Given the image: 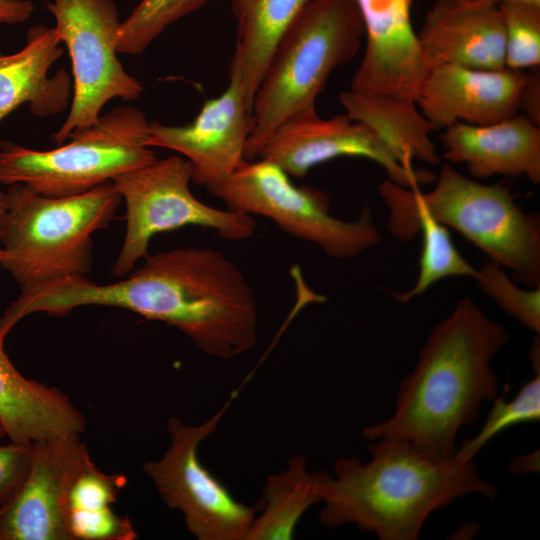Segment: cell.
<instances>
[{
    "label": "cell",
    "mask_w": 540,
    "mask_h": 540,
    "mask_svg": "<svg viewBox=\"0 0 540 540\" xmlns=\"http://www.w3.org/2000/svg\"><path fill=\"white\" fill-rule=\"evenodd\" d=\"M479 288L526 328L540 332V286L524 290L515 285L502 266L488 260L474 277Z\"/></svg>",
    "instance_id": "cell-27"
},
{
    "label": "cell",
    "mask_w": 540,
    "mask_h": 540,
    "mask_svg": "<svg viewBox=\"0 0 540 540\" xmlns=\"http://www.w3.org/2000/svg\"><path fill=\"white\" fill-rule=\"evenodd\" d=\"M519 109L529 120L540 126V74L539 67L531 68L526 73L525 83L520 96Z\"/></svg>",
    "instance_id": "cell-31"
},
{
    "label": "cell",
    "mask_w": 540,
    "mask_h": 540,
    "mask_svg": "<svg viewBox=\"0 0 540 540\" xmlns=\"http://www.w3.org/2000/svg\"><path fill=\"white\" fill-rule=\"evenodd\" d=\"M233 398L197 426L170 417L168 450L143 466L164 503L183 513L188 531L199 540H246L260 510L259 503L250 507L237 501L198 456L200 444L217 429Z\"/></svg>",
    "instance_id": "cell-11"
},
{
    "label": "cell",
    "mask_w": 540,
    "mask_h": 540,
    "mask_svg": "<svg viewBox=\"0 0 540 540\" xmlns=\"http://www.w3.org/2000/svg\"><path fill=\"white\" fill-rule=\"evenodd\" d=\"M258 157L296 178L339 157L372 160L386 171L390 181L410 189L437 178L430 171L401 165L374 131L345 113L323 119L316 111L287 119L268 138Z\"/></svg>",
    "instance_id": "cell-12"
},
{
    "label": "cell",
    "mask_w": 540,
    "mask_h": 540,
    "mask_svg": "<svg viewBox=\"0 0 540 540\" xmlns=\"http://www.w3.org/2000/svg\"><path fill=\"white\" fill-rule=\"evenodd\" d=\"M149 121L134 107H118L51 150L0 143V183L25 184L50 197L81 194L154 162Z\"/></svg>",
    "instance_id": "cell-7"
},
{
    "label": "cell",
    "mask_w": 540,
    "mask_h": 540,
    "mask_svg": "<svg viewBox=\"0 0 540 540\" xmlns=\"http://www.w3.org/2000/svg\"><path fill=\"white\" fill-rule=\"evenodd\" d=\"M339 101L345 114L374 131L404 167H413L414 159L432 165L439 163L440 157L429 137L435 130L416 108V102L351 90L342 92Z\"/></svg>",
    "instance_id": "cell-20"
},
{
    "label": "cell",
    "mask_w": 540,
    "mask_h": 540,
    "mask_svg": "<svg viewBox=\"0 0 540 540\" xmlns=\"http://www.w3.org/2000/svg\"><path fill=\"white\" fill-rule=\"evenodd\" d=\"M9 204V198L6 192L0 191V218L6 211Z\"/></svg>",
    "instance_id": "cell-34"
},
{
    "label": "cell",
    "mask_w": 540,
    "mask_h": 540,
    "mask_svg": "<svg viewBox=\"0 0 540 540\" xmlns=\"http://www.w3.org/2000/svg\"><path fill=\"white\" fill-rule=\"evenodd\" d=\"M126 483L123 475H108L92 462L77 478L70 493L71 510H97L109 507Z\"/></svg>",
    "instance_id": "cell-29"
},
{
    "label": "cell",
    "mask_w": 540,
    "mask_h": 540,
    "mask_svg": "<svg viewBox=\"0 0 540 540\" xmlns=\"http://www.w3.org/2000/svg\"><path fill=\"white\" fill-rule=\"evenodd\" d=\"M467 7H499L504 3L521 2L540 6V0H449Z\"/></svg>",
    "instance_id": "cell-33"
},
{
    "label": "cell",
    "mask_w": 540,
    "mask_h": 540,
    "mask_svg": "<svg viewBox=\"0 0 540 540\" xmlns=\"http://www.w3.org/2000/svg\"><path fill=\"white\" fill-rule=\"evenodd\" d=\"M209 0H141L121 22L118 53H143L170 25L202 8Z\"/></svg>",
    "instance_id": "cell-24"
},
{
    "label": "cell",
    "mask_w": 540,
    "mask_h": 540,
    "mask_svg": "<svg viewBox=\"0 0 540 540\" xmlns=\"http://www.w3.org/2000/svg\"><path fill=\"white\" fill-rule=\"evenodd\" d=\"M365 35L355 0H312L281 36L253 98L245 159L258 158L287 119L316 112L331 73L350 62Z\"/></svg>",
    "instance_id": "cell-6"
},
{
    "label": "cell",
    "mask_w": 540,
    "mask_h": 540,
    "mask_svg": "<svg viewBox=\"0 0 540 540\" xmlns=\"http://www.w3.org/2000/svg\"><path fill=\"white\" fill-rule=\"evenodd\" d=\"M80 435L35 443L27 477L0 506V540H72L70 493L92 463Z\"/></svg>",
    "instance_id": "cell-13"
},
{
    "label": "cell",
    "mask_w": 540,
    "mask_h": 540,
    "mask_svg": "<svg viewBox=\"0 0 540 540\" xmlns=\"http://www.w3.org/2000/svg\"><path fill=\"white\" fill-rule=\"evenodd\" d=\"M67 47L72 66V99L68 115L54 133L55 144L92 125L109 101L137 99L142 84L126 72L117 57L121 21L113 0H52L46 6Z\"/></svg>",
    "instance_id": "cell-10"
},
{
    "label": "cell",
    "mask_w": 540,
    "mask_h": 540,
    "mask_svg": "<svg viewBox=\"0 0 540 540\" xmlns=\"http://www.w3.org/2000/svg\"><path fill=\"white\" fill-rule=\"evenodd\" d=\"M34 11L30 0H0V24H18L27 21Z\"/></svg>",
    "instance_id": "cell-32"
},
{
    "label": "cell",
    "mask_w": 540,
    "mask_h": 540,
    "mask_svg": "<svg viewBox=\"0 0 540 540\" xmlns=\"http://www.w3.org/2000/svg\"><path fill=\"white\" fill-rule=\"evenodd\" d=\"M443 157L474 178L526 176L540 183V127L524 114L487 126L456 122L439 135Z\"/></svg>",
    "instance_id": "cell-17"
},
{
    "label": "cell",
    "mask_w": 540,
    "mask_h": 540,
    "mask_svg": "<svg viewBox=\"0 0 540 540\" xmlns=\"http://www.w3.org/2000/svg\"><path fill=\"white\" fill-rule=\"evenodd\" d=\"M375 440L367 448V463L340 458L335 477L323 471L319 521L324 526L353 523L381 540H416L428 516L457 498L496 496L497 489L479 476L473 461L455 455L439 463L401 438Z\"/></svg>",
    "instance_id": "cell-3"
},
{
    "label": "cell",
    "mask_w": 540,
    "mask_h": 540,
    "mask_svg": "<svg viewBox=\"0 0 540 540\" xmlns=\"http://www.w3.org/2000/svg\"><path fill=\"white\" fill-rule=\"evenodd\" d=\"M69 527L72 540H133L137 537L131 521L111 508L71 510Z\"/></svg>",
    "instance_id": "cell-28"
},
{
    "label": "cell",
    "mask_w": 540,
    "mask_h": 540,
    "mask_svg": "<svg viewBox=\"0 0 540 540\" xmlns=\"http://www.w3.org/2000/svg\"><path fill=\"white\" fill-rule=\"evenodd\" d=\"M507 340L473 300L461 299L432 329L413 372L400 382L392 416L364 429V437L401 438L435 462L452 460L459 430L497 396L490 360Z\"/></svg>",
    "instance_id": "cell-2"
},
{
    "label": "cell",
    "mask_w": 540,
    "mask_h": 540,
    "mask_svg": "<svg viewBox=\"0 0 540 540\" xmlns=\"http://www.w3.org/2000/svg\"><path fill=\"white\" fill-rule=\"evenodd\" d=\"M112 181L126 205V233L112 267L116 277L129 274L148 255L151 239L162 232L193 225L229 241L246 240L256 232L253 216L214 208L192 194V166L182 156L156 159Z\"/></svg>",
    "instance_id": "cell-9"
},
{
    "label": "cell",
    "mask_w": 540,
    "mask_h": 540,
    "mask_svg": "<svg viewBox=\"0 0 540 540\" xmlns=\"http://www.w3.org/2000/svg\"><path fill=\"white\" fill-rule=\"evenodd\" d=\"M205 188L227 209L266 217L334 259L355 257L381 241L368 207L355 221L337 219L330 214L327 192L294 185L286 172L265 159L245 160L230 176Z\"/></svg>",
    "instance_id": "cell-8"
},
{
    "label": "cell",
    "mask_w": 540,
    "mask_h": 540,
    "mask_svg": "<svg viewBox=\"0 0 540 540\" xmlns=\"http://www.w3.org/2000/svg\"><path fill=\"white\" fill-rule=\"evenodd\" d=\"M251 104L241 73L229 68V84L184 125L149 123L147 145L173 150L192 166V182L208 186L230 176L246 159L252 129Z\"/></svg>",
    "instance_id": "cell-14"
},
{
    "label": "cell",
    "mask_w": 540,
    "mask_h": 540,
    "mask_svg": "<svg viewBox=\"0 0 540 540\" xmlns=\"http://www.w3.org/2000/svg\"><path fill=\"white\" fill-rule=\"evenodd\" d=\"M144 259L114 283L100 285L87 277L66 281L57 290L58 306L67 312L89 305L124 308L179 329L202 352L222 359L256 345L255 294L223 252L185 247Z\"/></svg>",
    "instance_id": "cell-1"
},
{
    "label": "cell",
    "mask_w": 540,
    "mask_h": 540,
    "mask_svg": "<svg viewBox=\"0 0 540 540\" xmlns=\"http://www.w3.org/2000/svg\"><path fill=\"white\" fill-rule=\"evenodd\" d=\"M5 435H6L5 430L3 429V427L0 424V438H2Z\"/></svg>",
    "instance_id": "cell-35"
},
{
    "label": "cell",
    "mask_w": 540,
    "mask_h": 540,
    "mask_svg": "<svg viewBox=\"0 0 540 540\" xmlns=\"http://www.w3.org/2000/svg\"><path fill=\"white\" fill-rule=\"evenodd\" d=\"M3 343L0 338V424L10 440L38 443L83 433L85 417L69 398L21 375Z\"/></svg>",
    "instance_id": "cell-19"
},
{
    "label": "cell",
    "mask_w": 540,
    "mask_h": 540,
    "mask_svg": "<svg viewBox=\"0 0 540 540\" xmlns=\"http://www.w3.org/2000/svg\"><path fill=\"white\" fill-rule=\"evenodd\" d=\"M505 36V67L522 70L540 65V6L511 2L499 6Z\"/></svg>",
    "instance_id": "cell-26"
},
{
    "label": "cell",
    "mask_w": 540,
    "mask_h": 540,
    "mask_svg": "<svg viewBox=\"0 0 540 540\" xmlns=\"http://www.w3.org/2000/svg\"><path fill=\"white\" fill-rule=\"evenodd\" d=\"M535 376L524 383L515 397L507 401L495 397L478 434L463 443L456 456L464 461H473L480 449L503 430L520 423L537 421L540 418V366H534Z\"/></svg>",
    "instance_id": "cell-25"
},
{
    "label": "cell",
    "mask_w": 540,
    "mask_h": 540,
    "mask_svg": "<svg viewBox=\"0 0 540 540\" xmlns=\"http://www.w3.org/2000/svg\"><path fill=\"white\" fill-rule=\"evenodd\" d=\"M0 218V265L21 295L84 277L92 266V235L114 218L122 198L113 181L72 196H45L25 184L8 186Z\"/></svg>",
    "instance_id": "cell-5"
},
{
    "label": "cell",
    "mask_w": 540,
    "mask_h": 540,
    "mask_svg": "<svg viewBox=\"0 0 540 540\" xmlns=\"http://www.w3.org/2000/svg\"><path fill=\"white\" fill-rule=\"evenodd\" d=\"M3 256H4V252L0 244V261L3 259Z\"/></svg>",
    "instance_id": "cell-36"
},
{
    "label": "cell",
    "mask_w": 540,
    "mask_h": 540,
    "mask_svg": "<svg viewBox=\"0 0 540 540\" xmlns=\"http://www.w3.org/2000/svg\"><path fill=\"white\" fill-rule=\"evenodd\" d=\"M55 27L39 24L27 32L19 51L0 54V123L22 104L36 117L63 112L72 99V80L61 68L50 69L62 56L63 48Z\"/></svg>",
    "instance_id": "cell-18"
},
{
    "label": "cell",
    "mask_w": 540,
    "mask_h": 540,
    "mask_svg": "<svg viewBox=\"0 0 540 540\" xmlns=\"http://www.w3.org/2000/svg\"><path fill=\"white\" fill-rule=\"evenodd\" d=\"M35 443L11 441L0 445V506L7 503L27 477Z\"/></svg>",
    "instance_id": "cell-30"
},
{
    "label": "cell",
    "mask_w": 540,
    "mask_h": 540,
    "mask_svg": "<svg viewBox=\"0 0 540 540\" xmlns=\"http://www.w3.org/2000/svg\"><path fill=\"white\" fill-rule=\"evenodd\" d=\"M429 192L400 186L390 180L378 185L385 202L390 234L410 241L416 221L429 216L453 228L530 288L540 286V219L526 213L502 184L486 185L467 178L449 164L442 165Z\"/></svg>",
    "instance_id": "cell-4"
},
{
    "label": "cell",
    "mask_w": 540,
    "mask_h": 540,
    "mask_svg": "<svg viewBox=\"0 0 540 540\" xmlns=\"http://www.w3.org/2000/svg\"><path fill=\"white\" fill-rule=\"evenodd\" d=\"M424 67L458 65L505 68V36L499 7H467L436 0L417 34Z\"/></svg>",
    "instance_id": "cell-16"
},
{
    "label": "cell",
    "mask_w": 540,
    "mask_h": 540,
    "mask_svg": "<svg viewBox=\"0 0 540 540\" xmlns=\"http://www.w3.org/2000/svg\"><path fill=\"white\" fill-rule=\"evenodd\" d=\"M416 230L422 235L418 279L408 291L394 293L399 302L406 303L422 295L430 286L446 277H475L476 268L457 250L448 227L423 215L416 221Z\"/></svg>",
    "instance_id": "cell-23"
},
{
    "label": "cell",
    "mask_w": 540,
    "mask_h": 540,
    "mask_svg": "<svg viewBox=\"0 0 540 540\" xmlns=\"http://www.w3.org/2000/svg\"><path fill=\"white\" fill-rule=\"evenodd\" d=\"M312 0H231L236 44L229 68L241 73L249 103L281 36Z\"/></svg>",
    "instance_id": "cell-21"
},
{
    "label": "cell",
    "mask_w": 540,
    "mask_h": 540,
    "mask_svg": "<svg viewBox=\"0 0 540 540\" xmlns=\"http://www.w3.org/2000/svg\"><path fill=\"white\" fill-rule=\"evenodd\" d=\"M323 471L310 473L304 455L288 459V467L271 476L264 486L260 514L246 540H290L304 513L321 502Z\"/></svg>",
    "instance_id": "cell-22"
},
{
    "label": "cell",
    "mask_w": 540,
    "mask_h": 540,
    "mask_svg": "<svg viewBox=\"0 0 540 540\" xmlns=\"http://www.w3.org/2000/svg\"><path fill=\"white\" fill-rule=\"evenodd\" d=\"M525 79V72L507 67L441 65L428 71L416 105L435 131L456 122L492 125L517 114Z\"/></svg>",
    "instance_id": "cell-15"
}]
</instances>
